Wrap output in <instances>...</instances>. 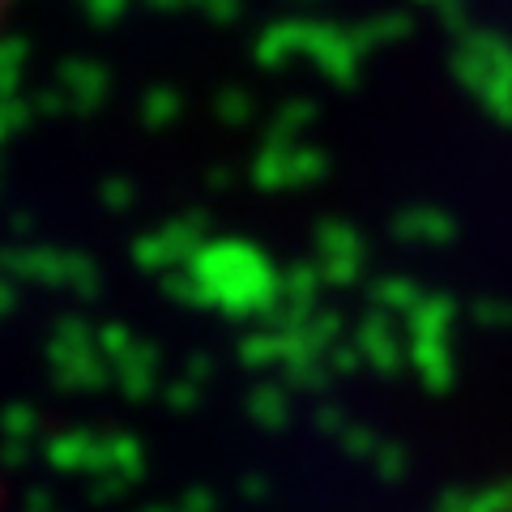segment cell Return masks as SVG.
I'll list each match as a JSON object with an SVG mask.
<instances>
[{
  "label": "cell",
  "mask_w": 512,
  "mask_h": 512,
  "mask_svg": "<svg viewBox=\"0 0 512 512\" xmlns=\"http://www.w3.org/2000/svg\"><path fill=\"white\" fill-rule=\"evenodd\" d=\"M5 13H9V0H0V26H5Z\"/></svg>",
  "instance_id": "6da1fadb"
}]
</instances>
